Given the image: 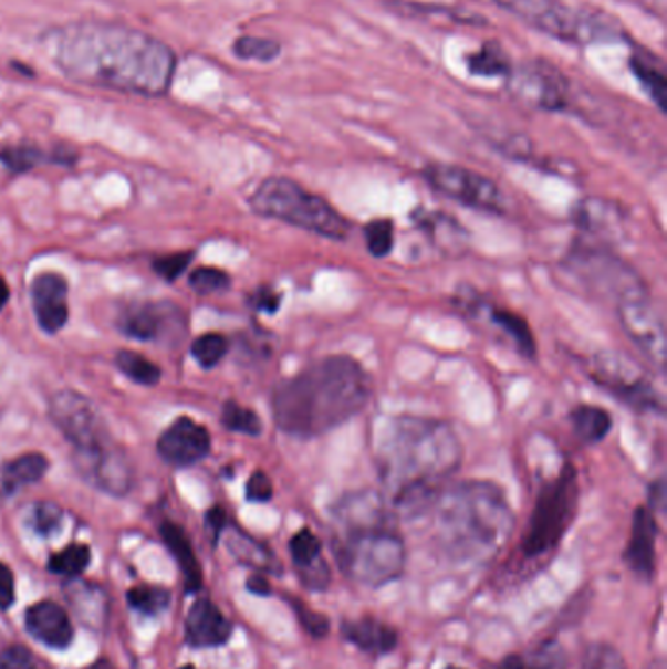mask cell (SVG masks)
Returning a JSON list of instances; mask_svg holds the SVG:
<instances>
[{"mask_svg": "<svg viewBox=\"0 0 667 669\" xmlns=\"http://www.w3.org/2000/svg\"><path fill=\"white\" fill-rule=\"evenodd\" d=\"M53 45L55 63L69 79L119 93L163 96L177 69L167 43L116 22L65 25Z\"/></svg>", "mask_w": 667, "mask_h": 669, "instance_id": "6da1fadb", "label": "cell"}, {"mask_svg": "<svg viewBox=\"0 0 667 669\" xmlns=\"http://www.w3.org/2000/svg\"><path fill=\"white\" fill-rule=\"evenodd\" d=\"M374 442L382 498L397 518L431 511L465 457L452 425L432 417H388Z\"/></svg>", "mask_w": 667, "mask_h": 669, "instance_id": "7a4b0ae2", "label": "cell"}, {"mask_svg": "<svg viewBox=\"0 0 667 669\" xmlns=\"http://www.w3.org/2000/svg\"><path fill=\"white\" fill-rule=\"evenodd\" d=\"M371 376L348 355L317 358L272 391V419L294 439H317L348 424L368 406Z\"/></svg>", "mask_w": 667, "mask_h": 669, "instance_id": "3957f363", "label": "cell"}, {"mask_svg": "<svg viewBox=\"0 0 667 669\" xmlns=\"http://www.w3.org/2000/svg\"><path fill=\"white\" fill-rule=\"evenodd\" d=\"M432 509L437 541L458 562H483L496 556L515 523L506 493L488 480L450 485Z\"/></svg>", "mask_w": 667, "mask_h": 669, "instance_id": "277c9868", "label": "cell"}, {"mask_svg": "<svg viewBox=\"0 0 667 669\" xmlns=\"http://www.w3.org/2000/svg\"><path fill=\"white\" fill-rule=\"evenodd\" d=\"M249 206L257 216L284 221L288 226L333 241H343L351 233V221L335 206L292 178L262 180L249 198Z\"/></svg>", "mask_w": 667, "mask_h": 669, "instance_id": "5b68a950", "label": "cell"}, {"mask_svg": "<svg viewBox=\"0 0 667 669\" xmlns=\"http://www.w3.org/2000/svg\"><path fill=\"white\" fill-rule=\"evenodd\" d=\"M335 556L346 576L371 587L394 582L406 568V544L392 525L345 531L335 541Z\"/></svg>", "mask_w": 667, "mask_h": 669, "instance_id": "8992f818", "label": "cell"}, {"mask_svg": "<svg viewBox=\"0 0 667 669\" xmlns=\"http://www.w3.org/2000/svg\"><path fill=\"white\" fill-rule=\"evenodd\" d=\"M580 501V483L574 464L566 462L552 480L542 483L523 536L527 558H539L554 551L574 523Z\"/></svg>", "mask_w": 667, "mask_h": 669, "instance_id": "52a82bcc", "label": "cell"}, {"mask_svg": "<svg viewBox=\"0 0 667 669\" xmlns=\"http://www.w3.org/2000/svg\"><path fill=\"white\" fill-rule=\"evenodd\" d=\"M501 9L542 34L570 43L613 42L617 28L600 14L575 10L562 0H496Z\"/></svg>", "mask_w": 667, "mask_h": 669, "instance_id": "ba28073f", "label": "cell"}, {"mask_svg": "<svg viewBox=\"0 0 667 669\" xmlns=\"http://www.w3.org/2000/svg\"><path fill=\"white\" fill-rule=\"evenodd\" d=\"M566 266L585 289L615 300L617 305L648 296L640 274L608 245L592 239H575L572 251L566 254Z\"/></svg>", "mask_w": 667, "mask_h": 669, "instance_id": "9c48e42d", "label": "cell"}, {"mask_svg": "<svg viewBox=\"0 0 667 669\" xmlns=\"http://www.w3.org/2000/svg\"><path fill=\"white\" fill-rule=\"evenodd\" d=\"M423 178L439 195L465 203L472 210L488 213L507 212V198L498 182L476 170L447 163H432L423 169Z\"/></svg>", "mask_w": 667, "mask_h": 669, "instance_id": "30bf717a", "label": "cell"}, {"mask_svg": "<svg viewBox=\"0 0 667 669\" xmlns=\"http://www.w3.org/2000/svg\"><path fill=\"white\" fill-rule=\"evenodd\" d=\"M590 378L611 396L638 411H661V398L638 365L623 355L600 353L590 363Z\"/></svg>", "mask_w": 667, "mask_h": 669, "instance_id": "8fae6325", "label": "cell"}, {"mask_svg": "<svg viewBox=\"0 0 667 669\" xmlns=\"http://www.w3.org/2000/svg\"><path fill=\"white\" fill-rule=\"evenodd\" d=\"M50 419L67 439L73 449H94L112 441L111 432L91 399L73 390H61L50 398Z\"/></svg>", "mask_w": 667, "mask_h": 669, "instance_id": "7c38bea8", "label": "cell"}, {"mask_svg": "<svg viewBox=\"0 0 667 669\" xmlns=\"http://www.w3.org/2000/svg\"><path fill=\"white\" fill-rule=\"evenodd\" d=\"M73 462L86 482L111 495H126L134 485L136 474L132 462L114 439L94 449L75 450Z\"/></svg>", "mask_w": 667, "mask_h": 669, "instance_id": "4fadbf2b", "label": "cell"}, {"mask_svg": "<svg viewBox=\"0 0 667 669\" xmlns=\"http://www.w3.org/2000/svg\"><path fill=\"white\" fill-rule=\"evenodd\" d=\"M509 88L519 101L539 111L557 112L567 106V83L564 75L544 61L524 63L509 71Z\"/></svg>", "mask_w": 667, "mask_h": 669, "instance_id": "5bb4252c", "label": "cell"}, {"mask_svg": "<svg viewBox=\"0 0 667 669\" xmlns=\"http://www.w3.org/2000/svg\"><path fill=\"white\" fill-rule=\"evenodd\" d=\"M618 323L652 365L664 370L666 366V327L658 310L648 296L628 300L617 305Z\"/></svg>", "mask_w": 667, "mask_h": 669, "instance_id": "9a60e30c", "label": "cell"}, {"mask_svg": "<svg viewBox=\"0 0 667 669\" xmlns=\"http://www.w3.org/2000/svg\"><path fill=\"white\" fill-rule=\"evenodd\" d=\"M572 221L585 239H592L603 245L625 238L626 212L621 203L608 198H583L572 208Z\"/></svg>", "mask_w": 667, "mask_h": 669, "instance_id": "2e32d148", "label": "cell"}, {"mask_svg": "<svg viewBox=\"0 0 667 669\" xmlns=\"http://www.w3.org/2000/svg\"><path fill=\"white\" fill-rule=\"evenodd\" d=\"M210 432L190 417L175 419L157 441V450L163 460L178 468L198 464L210 454Z\"/></svg>", "mask_w": 667, "mask_h": 669, "instance_id": "e0dca14e", "label": "cell"}, {"mask_svg": "<svg viewBox=\"0 0 667 669\" xmlns=\"http://www.w3.org/2000/svg\"><path fill=\"white\" fill-rule=\"evenodd\" d=\"M67 280L58 272H42L32 282L35 320L45 333H60L69 320Z\"/></svg>", "mask_w": 667, "mask_h": 669, "instance_id": "ac0fdd59", "label": "cell"}, {"mask_svg": "<svg viewBox=\"0 0 667 669\" xmlns=\"http://www.w3.org/2000/svg\"><path fill=\"white\" fill-rule=\"evenodd\" d=\"M656 539H658V523L654 509H636L633 515V533L626 548V562L634 574L643 579H654L656 574Z\"/></svg>", "mask_w": 667, "mask_h": 669, "instance_id": "d6986e66", "label": "cell"}, {"mask_svg": "<svg viewBox=\"0 0 667 669\" xmlns=\"http://www.w3.org/2000/svg\"><path fill=\"white\" fill-rule=\"evenodd\" d=\"M25 628L42 645L63 650L73 642V625L65 609L53 602H40L25 610Z\"/></svg>", "mask_w": 667, "mask_h": 669, "instance_id": "ffe728a7", "label": "cell"}, {"mask_svg": "<svg viewBox=\"0 0 667 669\" xmlns=\"http://www.w3.org/2000/svg\"><path fill=\"white\" fill-rule=\"evenodd\" d=\"M186 642L195 648L226 645L231 636V623L210 599H198L186 615Z\"/></svg>", "mask_w": 667, "mask_h": 669, "instance_id": "44dd1931", "label": "cell"}, {"mask_svg": "<svg viewBox=\"0 0 667 669\" xmlns=\"http://www.w3.org/2000/svg\"><path fill=\"white\" fill-rule=\"evenodd\" d=\"M414 220L417 228L421 229L427 238L431 239L432 245L450 257H458L468 247V231L458 223L452 216L435 210H415Z\"/></svg>", "mask_w": 667, "mask_h": 669, "instance_id": "7402d4cb", "label": "cell"}, {"mask_svg": "<svg viewBox=\"0 0 667 669\" xmlns=\"http://www.w3.org/2000/svg\"><path fill=\"white\" fill-rule=\"evenodd\" d=\"M343 635L351 645L372 656L388 654L397 646V633L394 628L376 619L348 620Z\"/></svg>", "mask_w": 667, "mask_h": 669, "instance_id": "603a6c76", "label": "cell"}, {"mask_svg": "<svg viewBox=\"0 0 667 669\" xmlns=\"http://www.w3.org/2000/svg\"><path fill=\"white\" fill-rule=\"evenodd\" d=\"M163 543L167 544L170 554L178 562V568L183 569L188 592H198L202 587V568L196 558L195 548L188 541L185 531L175 523H163Z\"/></svg>", "mask_w": 667, "mask_h": 669, "instance_id": "cb8c5ba5", "label": "cell"}, {"mask_svg": "<svg viewBox=\"0 0 667 669\" xmlns=\"http://www.w3.org/2000/svg\"><path fill=\"white\" fill-rule=\"evenodd\" d=\"M221 536L226 539V546L231 552V556L239 560L241 564L251 566L254 569H261V572H277L279 569V562L274 560L271 551H267L264 544L257 543L254 539H251L243 531L228 525L223 529Z\"/></svg>", "mask_w": 667, "mask_h": 669, "instance_id": "d4e9b609", "label": "cell"}, {"mask_svg": "<svg viewBox=\"0 0 667 669\" xmlns=\"http://www.w3.org/2000/svg\"><path fill=\"white\" fill-rule=\"evenodd\" d=\"M50 468V460L40 454V452H28L22 457L10 460L0 470V488L2 492L12 493L30 485V483L40 482Z\"/></svg>", "mask_w": 667, "mask_h": 669, "instance_id": "484cf974", "label": "cell"}, {"mask_svg": "<svg viewBox=\"0 0 667 669\" xmlns=\"http://www.w3.org/2000/svg\"><path fill=\"white\" fill-rule=\"evenodd\" d=\"M570 421H572L575 439L583 445H597L613 429V417L607 409L590 406V404L574 407L570 411Z\"/></svg>", "mask_w": 667, "mask_h": 669, "instance_id": "4316f807", "label": "cell"}, {"mask_svg": "<svg viewBox=\"0 0 667 669\" xmlns=\"http://www.w3.org/2000/svg\"><path fill=\"white\" fill-rule=\"evenodd\" d=\"M490 322L498 327L503 335H507L509 339L513 341L517 351L524 356V358H534L536 356V341H534V333H532L531 325L529 322L517 315L511 310H503V307H491L490 310Z\"/></svg>", "mask_w": 667, "mask_h": 669, "instance_id": "83f0119b", "label": "cell"}, {"mask_svg": "<svg viewBox=\"0 0 667 669\" xmlns=\"http://www.w3.org/2000/svg\"><path fill=\"white\" fill-rule=\"evenodd\" d=\"M119 325L127 337L153 341L155 337H159V331H161V310L153 304L136 305V307L127 310L124 317L119 320Z\"/></svg>", "mask_w": 667, "mask_h": 669, "instance_id": "f1b7e54d", "label": "cell"}, {"mask_svg": "<svg viewBox=\"0 0 667 669\" xmlns=\"http://www.w3.org/2000/svg\"><path fill=\"white\" fill-rule=\"evenodd\" d=\"M630 69H633L636 79L640 81L644 91L650 94L652 101L656 102V106H658L659 111H666V75H664L661 67H658V63L650 60V58L633 55V58H630Z\"/></svg>", "mask_w": 667, "mask_h": 669, "instance_id": "f546056e", "label": "cell"}, {"mask_svg": "<svg viewBox=\"0 0 667 669\" xmlns=\"http://www.w3.org/2000/svg\"><path fill=\"white\" fill-rule=\"evenodd\" d=\"M468 67H470L473 75L480 76H507L509 71L513 69L503 48L493 42L486 43L482 50H478L473 55H470Z\"/></svg>", "mask_w": 667, "mask_h": 669, "instance_id": "4dcf8cb0", "label": "cell"}, {"mask_svg": "<svg viewBox=\"0 0 667 669\" xmlns=\"http://www.w3.org/2000/svg\"><path fill=\"white\" fill-rule=\"evenodd\" d=\"M116 366L119 373L126 374L129 380L142 384V386H155L161 380V368L153 365L149 358L137 355L134 351H119L116 355Z\"/></svg>", "mask_w": 667, "mask_h": 669, "instance_id": "1f68e13d", "label": "cell"}, {"mask_svg": "<svg viewBox=\"0 0 667 669\" xmlns=\"http://www.w3.org/2000/svg\"><path fill=\"white\" fill-rule=\"evenodd\" d=\"M91 564V548L86 544H71L51 556L48 568L63 577H79Z\"/></svg>", "mask_w": 667, "mask_h": 669, "instance_id": "d6a6232c", "label": "cell"}, {"mask_svg": "<svg viewBox=\"0 0 667 669\" xmlns=\"http://www.w3.org/2000/svg\"><path fill=\"white\" fill-rule=\"evenodd\" d=\"M221 424L228 431L241 432V435H249V437H259L262 432L261 419L254 414L253 409L243 407L237 401H231V399L223 404Z\"/></svg>", "mask_w": 667, "mask_h": 669, "instance_id": "836d02e7", "label": "cell"}, {"mask_svg": "<svg viewBox=\"0 0 667 669\" xmlns=\"http://www.w3.org/2000/svg\"><path fill=\"white\" fill-rule=\"evenodd\" d=\"M127 603L134 607V609L144 613L147 617H155L163 610L169 607L170 595L167 589L163 587H155V585H136L127 592Z\"/></svg>", "mask_w": 667, "mask_h": 669, "instance_id": "e575fe53", "label": "cell"}, {"mask_svg": "<svg viewBox=\"0 0 667 669\" xmlns=\"http://www.w3.org/2000/svg\"><path fill=\"white\" fill-rule=\"evenodd\" d=\"M228 337H223L221 333H206V335H200V337L192 343V348H190V353L195 356L196 363L202 366V368H213V366L220 365L221 358L228 355Z\"/></svg>", "mask_w": 667, "mask_h": 669, "instance_id": "d590c367", "label": "cell"}, {"mask_svg": "<svg viewBox=\"0 0 667 669\" xmlns=\"http://www.w3.org/2000/svg\"><path fill=\"white\" fill-rule=\"evenodd\" d=\"M394 221L381 218L372 220L364 226V241L372 257L384 259L394 249Z\"/></svg>", "mask_w": 667, "mask_h": 669, "instance_id": "8d00e7d4", "label": "cell"}, {"mask_svg": "<svg viewBox=\"0 0 667 669\" xmlns=\"http://www.w3.org/2000/svg\"><path fill=\"white\" fill-rule=\"evenodd\" d=\"M290 554L298 569L308 568L322 560V541L310 529H302L290 539Z\"/></svg>", "mask_w": 667, "mask_h": 669, "instance_id": "74e56055", "label": "cell"}, {"mask_svg": "<svg viewBox=\"0 0 667 669\" xmlns=\"http://www.w3.org/2000/svg\"><path fill=\"white\" fill-rule=\"evenodd\" d=\"M233 51H236L237 58H241V60L269 63V61L279 58L280 45L277 42H272V40H264V38L243 35V38H239V40L233 43Z\"/></svg>", "mask_w": 667, "mask_h": 669, "instance_id": "f35d334b", "label": "cell"}, {"mask_svg": "<svg viewBox=\"0 0 667 669\" xmlns=\"http://www.w3.org/2000/svg\"><path fill=\"white\" fill-rule=\"evenodd\" d=\"M0 161L12 173H25L43 161V153L34 145H10L0 151Z\"/></svg>", "mask_w": 667, "mask_h": 669, "instance_id": "ab89813d", "label": "cell"}, {"mask_svg": "<svg viewBox=\"0 0 667 669\" xmlns=\"http://www.w3.org/2000/svg\"><path fill=\"white\" fill-rule=\"evenodd\" d=\"M188 282L198 294H216V292L228 289L231 279H229L228 272L220 271V269L200 266L190 274Z\"/></svg>", "mask_w": 667, "mask_h": 669, "instance_id": "60d3db41", "label": "cell"}, {"mask_svg": "<svg viewBox=\"0 0 667 669\" xmlns=\"http://www.w3.org/2000/svg\"><path fill=\"white\" fill-rule=\"evenodd\" d=\"M61 521H63V513L53 503H38L30 515V525L40 536H51V534L58 533Z\"/></svg>", "mask_w": 667, "mask_h": 669, "instance_id": "b9f144b4", "label": "cell"}, {"mask_svg": "<svg viewBox=\"0 0 667 669\" xmlns=\"http://www.w3.org/2000/svg\"><path fill=\"white\" fill-rule=\"evenodd\" d=\"M292 607L296 610L298 620L300 625L304 627L308 635L313 638H323V636L330 635V619L325 615H320L315 610L305 607L304 603L292 599Z\"/></svg>", "mask_w": 667, "mask_h": 669, "instance_id": "7bdbcfd3", "label": "cell"}, {"mask_svg": "<svg viewBox=\"0 0 667 669\" xmlns=\"http://www.w3.org/2000/svg\"><path fill=\"white\" fill-rule=\"evenodd\" d=\"M190 261H192V253H188V251H185V253L167 254V257L155 259L153 271L157 272V276L173 282V280H177L188 269Z\"/></svg>", "mask_w": 667, "mask_h": 669, "instance_id": "ee69618b", "label": "cell"}, {"mask_svg": "<svg viewBox=\"0 0 667 669\" xmlns=\"http://www.w3.org/2000/svg\"><path fill=\"white\" fill-rule=\"evenodd\" d=\"M527 669H567L566 654L562 646L550 642L542 646L541 650L527 661Z\"/></svg>", "mask_w": 667, "mask_h": 669, "instance_id": "f6af8a7d", "label": "cell"}, {"mask_svg": "<svg viewBox=\"0 0 667 669\" xmlns=\"http://www.w3.org/2000/svg\"><path fill=\"white\" fill-rule=\"evenodd\" d=\"M71 602L75 605L76 615L86 623H102L106 617V605H91L86 602V585L76 584L71 589Z\"/></svg>", "mask_w": 667, "mask_h": 669, "instance_id": "bcb514c9", "label": "cell"}, {"mask_svg": "<svg viewBox=\"0 0 667 669\" xmlns=\"http://www.w3.org/2000/svg\"><path fill=\"white\" fill-rule=\"evenodd\" d=\"M583 669H626L625 661L613 648L595 646L585 658Z\"/></svg>", "mask_w": 667, "mask_h": 669, "instance_id": "7dc6e473", "label": "cell"}, {"mask_svg": "<svg viewBox=\"0 0 667 669\" xmlns=\"http://www.w3.org/2000/svg\"><path fill=\"white\" fill-rule=\"evenodd\" d=\"M247 500L253 501V503H267L272 500L274 495V488H272L271 478L257 470L251 474V478L247 480L246 488Z\"/></svg>", "mask_w": 667, "mask_h": 669, "instance_id": "c3c4849f", "label": "cell"}, {"mask_svg": "<svg viewBox=\"0 0 667 669\" xmlns=\"http://www.w3.org/2000/svg\"><path fill=\"white\" fill-rule=\"evenodd\" d=\"M0 669H40L32 652L24 646H10L0 656Z\"/></svg>", "mask_w": 667, "mask_h": 669, "instance_id": "681fc988", "label": "cell"}, {"mask_svg": "<svg viewBox=\"0 0 667 669\" xmlns=\"http://www.w3.org/2000/svg\"><path fill=\"white\" fill-rule=\"evenodd\" d=\"M14 574L0 562V609L7 610L14 603Z\"/></svg>", "mask_w": 667, "mask_h": 669, "instance_id": "f907efd6", "label": "cell"}, {"mask_svg": "<svg viewBox=\"0 0 667 669\" xmlns=\"http://www.w3.org/2000/svg\"><path fill=\"white\" fill-rule=\"evenodd\" d=\"M253 305L257 310H261V312L274 314L280 307V296L277 292H272V290L261 289L257 292V296H254Z\"/></svg>", "mask_w": 667, "mask_h": 669, "instance_id": "816d5d0a", "label": "cell"}, {"mask_svg": "<svg viewBox=\"0 0 667 669\" xmlns=\"http://www.w3.org/2000/svg\"><path fill=\"white\" fill-rule=\"evenodd\" d=\"M206 523L210 526L211 531L216 536H221L223 529L228 526V518H226V511L221 508H213L206 513Z\"/></svg>", "mask_w": 667, "mask_h": 669, "instance_id": "f5cc1de1", "label": "cell"}, {"mask_svg": "<svg viewBox=\"0 0 667 669\" xmlns=\"http://www.w3.org/2000/svg\"><path fill=\"white\" fill-rule=\"evenodd\" d=\"M247 589L254 595H269L271 594V584H269V579L264 576H251L249 577V582H247Z\"/></svg>", "mask_w": 667, "mask_h": 669, "instance_id": "db71d44e", "label": "cell"}, {"mask_svg": "<svg viewBox=\"0 0 667 669\" xmlns=\"http://www.w3.org/2000/svg\"><path fill=\"white\" fill-rule=\"evenodd\" d=\"M664 495H666V492H664V482H661V480H658V482L652 483V485H650L652 508L650 509H661V505H664Z\"/></svg>", "mask_w": 667, "mask_h": 669, "instance_id": "11a10c76", "label": "cell"}, {"mask_svg": "<svg viewBox=\"0 0 667 669\" xmlns=\"http://www.w3.org/2000/svg\"><path fill=\"white\" fill-rule=\"evenodd\" d=\"M501 669H527V661L521 656H509Z\"/></svg>", "mask_w": 667, "mask_h": 669, "instance_id": "9f6ffc18", "label": "cell"}, {"mask_svg": "<svg viewBox=\"0 0 667 669\" xmlns=\"http://www.w3.org/2000/svg\"><path fill=\"white\" fill-rule=\"evenodd\" d=\"M10 300V289L9 284H7V280L0 276V310L4 307V305L9 304Z\"/></svg>", "mask_w": 667, "mask_h": 669, "instance_id": "6f0895ef", "label": "cell"}, {"mask_svg": "<svg viewBox=\"0 0 667 669\" xmlns=\"http://www.w3.org/2000/svg\"><path fill=\"white\" fill-rule=\"evenodd\" d=\"M85 669H116V668H114V666H112L111 661H108V660H98V661H94V663H91V666H86Z\"/></svg>", "mask_w": 667, "mask_h": 669, "instance_id": "680465c9", "label": "cell"}, {"mask_svg": "<svg viewBox=\"0 0 667 669\" xmlns=\"http://www.w3.org/2000/svg\"><path fill=\"white\" fill-rule=\"evenodd\" d=\"M180 669H196L195 666H185V668H180Z\"/></svg>", "mask_w": 667, "mask_h": 669, "instance_id": "91938a15", "label": "cell"}, {"mask_svg": "<svg viewBox=\"0 0 667 669\" xmlns=\"http://www.w3.org/2000/svg\"><path fill=\"white\" fill-rule=\"evenodd\" d=\"M447 669H460V668H455V666H448Z\"/></svg>", "mask_w": 667, "mask_h": 669, "instance_id": "94428289", "label": "cell"}]
</instances>
